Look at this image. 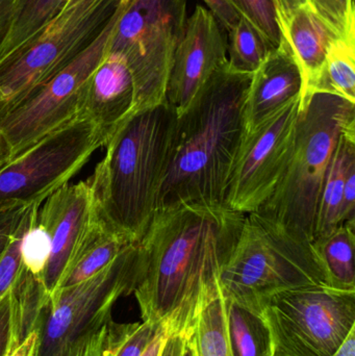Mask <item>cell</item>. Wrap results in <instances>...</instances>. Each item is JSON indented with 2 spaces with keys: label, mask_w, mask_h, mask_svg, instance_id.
<instances>
[{
  "label": "cell",
  "mask_w": 355,
  "mask_h": 356,
  "mask_svg": "<svg viewBox=\"0 0 355 356\" xmlns=\"http://www.w3.org/2000/svg\"><path fill=\"white\" fill-rule=\"evenodd\" d=\"M245 216L224 204L156 211L140 242L144 270L133 295L142 321L166 324L172 336L191 337L202 305L221 290V272Z\"/></svg>",
  "instance_id": "cell-1"
},
{
  "label": "cell",
  "mask_w": 355,
  "mask_h": 356,
  "mask_svg": "<svg viewBox=\"0 0 355 356\" xmlns=\"http://www.w3.org/2000/svg\"><path fill=\"white\" fill-rule=\"evenodd\" d=\"M252 74L224 64L177 116L158 209L224 204L229 177L245 135L246 98Z\"/></svg>",
  "instance_id": "cell-2"
},
{
  "label": "cell",
  "mask_w": 355,
  "mask_h": 356,
  "mask_svg": "<svg viewBox=\"0 0 355 356\" xmlns=\"http://www.w3.org/2000/svg\"><path fill=\"white\" fill-rule=\"evenodd\" d=\"M176 119L167 100L131 115L108 138L87 179L96 220L127 243L141 242L158 209Z\"/></svg>",
  "instance_id": "cell-3"
},
{
  "label": "cell",
  "mask_w": 355,
  "mask_h": 356,
  "mask_svg": "<svg viewBox=\"0 0 355 356\" xmlns=\"http://www.w3.org/2000/svg\"><path fill=\"white\" fill-rule=\"evenodd\" d=\"M316 284L327 282L312 241L258 211L247 213L221 272L224 298L260 312L276 293Z\"/></svg>",
  "instance_id": "cell-4"
},
{
  "label": "cell",
  "mask_w": 355,
  "mask_h": 356,
  "mask_svg": "<svg viewBox=\"0 0 355 356\" xmlns=\"http://www.w3.org/2000/svg\"><path fill=\"white\" fill-rule=\"evenodd\" d=\"M355 123V104L324 92L300 110L295 146L285 175L258 213L314 240L321 191L342 131Z\"/></svg>",
  "instance_id": "cell-5"
},
{
  "label": "cell",
  "mask_w": 355,
  "mask_h": 356,
  "mask_svg": "<svg viewBox=\"0 0 355 356\" xmlns=\"http://www.w3.org/2000/svg\"><path fill=\"white\" fill-rule=\"evenodd\" d=\"M187 0H122L108 52L120 56L135 86V112L166 100L175 50L187 21Z\"/></svg>",
  "instance_id": "cell-6"
},
{
  "label": "cell",
  "mask_w": 355,
  "mask_h": 356,
  "mask_svg": "<svg viewBox=\"0 0 355 356\" xmlns=\"http://www.w3.org/2000/svg\"><path fill=\"white\" fill-rule=\"evenodd\" d=\"M121 0L60 10L41 31L0 58V114L66 68L104 31Z\"/></svg>",
  "instance_id": "cell-7"
},
{
  "label": "cell",
  "mask_w": 355,
  "mask_h": 356,
  "mask_svg": "<svg viewBox=\"0 0 355 356\" xmlns=\"http://www.w3.org/2000/svg\"><path fill=\"white\" fill-rule=\"evenodd\" d=\"M260 312L274 356H331L355 327V291L300 286L265 299Z\"/></svg>",
  "instance_id": "cell-8"
},
{
  "label": "cell",
  "mask_w": 355,
  "mask_h": 356,
  "mask_svg": "<svg viewBox=\"0 0 355 356\" xmlns=\"http://www.w3.org/2000/svg\"><path fill=\"white\" fill-rule=\"evenodd\" d=\"M106 143L104 131L83 114L48 134L0 170V213L41 205Z\"/></svg>",
  "instance_id": "cell-9"
},
{
  "label": "cell",
  "mask_w": 355,
  "mask_h": 356,
  "mask_svg": "<svg viewBox=\"0 0 355 356\" xmlns=\"http://www.w3.org/2000/svg\"><path fill=\"white\" fill-rule=\"evenodd\" d=\"M143 270V250L133 243L95 275L58 289L44 314L35 356L64 355L92 324L112 314L121 297L133 294Z\"/></svg>",
  "instance_id": "cell-10"
},
{
  "label": "cell",
  "mask_w": 355,
  "mask_h": 356,
  "mask_svg": "<svg viewBox=\"0 0 355 356\" xmlns=\"http://www.w3.org/2000/svg\"><path fill=\"white\" fill-rule=\"evenodd\" d=\"M121 2L104 31L66 68L0 114V133L13 159L81 114L90 79L108 54Z\"/></svg>",
  "instance_id": "cell-11"
},
{
  "label": "cell",
  "mask_w": 355,
  "mask_h": 356,
  "mask_svg": "<svg viewBox=\"0 0 355 356\" xmlns=\"http://www.w3.org/2000/svg\"><path fill=\"white\" fill-rule=\"evenodd\" d=\"M300 97L244 135L225 193L224 205L229 209L244 215L254 213L276 190L293 154Z\"/></svg>",
  "instance_id": "cell-12"
},
{
  "label": "cell",
  "mask_w": 355,
  "mask_h": 356,
  "mask_svg": "<svg viewBox=\"0 0 355 356\" xmlns=\"http://www.w3.org/2000/svg\"><path fill=\"white\" fill-rule=\"evenodd\" d=\"M227 63V44L221 25L204 6H196L185 21L173 56L166 100L183 114L213 73Z\"/></svg>",
  "instance_id": "cell-13"
},
{
  "label": "cell",
  "mask_w": 355,
  "mask_h": 356,
  "mask_svg": "<svg viewBox=\"0 0 355 356\" xmlns=\"http://www.w3.org/2000/svg\"><path fill=\"white\" fill-rule=\"evenodd\" d=\"M95 219L88 180L66 184L50 195L38 213L37 224L50 241V255L41 282L48 297L60 288L79 245Z\"/></svg>",
  "instance_id": "cell-14"
},
{
  "label": "cell",
  "mask_w": 355,
  "mask_h": 356,
  "mask_svg": "<svg viewBox=\"0 0 355 356\" xmlns=\"http://www.w3.org/2000/svg\"><path fill=\"white\" fill-rule=\"evenodd\" d=\"M299 64L285 39L252 74L246 98L244 120L249 133L267 117L297 96H302Z\"/></svg>",
  "instance_id": "cell-15"
},
{
  "label": "cell",
  "mask_w": 355,
  "mask_h": 356,
  "mask_svg": "<svg viewBox=\"0 0 355 356\" xmlns=\"http://www.w3.org/2000/svg\"><path fill=\"white\" fill-rule=\"evenodd\" d=\"M135 112V86L126 62L108 51L88 83L81 114L89 117L106 137Z\"/></svg>",
  "instance_id": "cell-16"
},
{
  "label": "cell",
  "mask_w": 355,
  "mask_h": 356,
  "mask_svg": "<svg viewBox=\"0 0 355 356\" xmlns=\"http://www.w3.org/2000/svg\"><path fill=\"white\" fill-rule=\"evenodd\" d=\"M279 26L302 74L300 110L316 93L323 65L331 43L340 37L314 12L310 4L286 14H279Z\"/></svg>",
  "instance_id": "cell-17"
},
{
  "label": "cell",
  "mask_w": 355,
  "mask_h": 356,
  "mask_svg": "<svg viewBox=\"0 0 355 356\" xmlns=\"http://www.w3.org/2000/svg\"><path fill=\"white\" fill-rule=\"evenodd\" d=\"M354 165L355 123H352L342 131L327 168L317 211L314 240L339 227L344 186L348 172Z\"/></svg>",
  "instance_id": "cell-18"
},
{
  "label": "cell",
  "mask_w": 355,
  "mask_h": 356,
  "mask_svg": "<svg viewBox=\"0 0 355 356\" xmlns=\"http://www.w3.org/2000/svg\"><path fill=\"white\" fill-rule=\"evenodd\" d=\"M129 244L131 243L106 229L95 218L67 269L60 288L79 284L95 275L108 267Z\"/></svg>",
  "instance_id": "cell-19"
},
{
  "label": "cell",
  "mask_w": 355,
  "mask_h": 356,
  "mask_svg": "<svg viewBox=\"0 0 355 356\" xmlns=\"http://www.w3.org/2000/svg\"><path fill=\"white\" fill-rule=\"evenodd\" d=\"M355 220L343 224L327 236L313 241L327 284L339 290L355 291Z\"/></svg>",
  "instance_id": "cell-20"
},
{
  "label": "cell",
  "mask_w": 355,
  "mask_h": 356,
  "mask_svg": "<svg viewBox=\"0 0 355 356\" xmlns=\"http://www.w3.org/2000/svg\"><path fill=\"white\" fill-rule=\"evenodd\" d=\"M226 312L231 356H274L272 339L261 312L229 300Z\"/></svg>",
  "instance_id": "cell-21"
},
{
  "label": "cell",
  "mask_w": 355,
  "mask_h": 356,
  "mask_svg": "<svg viewBox=\"0 0 355 356\" xmlns=\"http://www.w3.org/2000/svg\"><path fill=\"white\" fill-rule=\"evenodd\" d=\"M189 341L195 356H231L226 300L222 291L202 305Z\"/></svg>",
  "instance_id": "cell-22"
},
{
  "label": "cell",
  "mask_w": 355,
  "mask_h": 356,
  "mask_svg": "<svg viewBox=\"0 0 355 356\" xmlns=\"http://www.w3.org/2000/svg\"><path fill=\"white\" fill-rule=\"evenodd\" d=\"M316 92L355 104V33L340 35L331 43Z\"/></svg>",
  "instance_id": "cell-23"
},
{
  "label": "cell",
  "mask_w": 355,
  "mask_h": 356,
  "mask_svg": "<svg viewBox=\"0 0 355 356\" xmlns=\"http://www.w3.org/2000/svg\"><path fill=\"white\" fill-rule=\"evenodd\" d=\"M67 0H15L10 29L0 44V58L41 31L64 8Z\"/></svg>",
  "instance_id": "cell-24"
},
{
  "label": "cell",
  "mask_w": 355,
  "mask_h": 356,
  "mask_svg": "<svg viewBox=\"0 0 355 356\" xmlns=\"http://www.w3.org/2000/svg\"><path fill=\"white\" fill-rule=\"evenodd\" d=\"M274 49L252 23L241 17L235 29L229 31L227 65L235 72L254 74Z\"/></svg>",
  "instance_id": "cell-25"
},
{
  "label": "cell",
  "mask_w": 355,
  "mask_h": 356,
  "mask_svg": "<svg viewBox=\"0 0 355 356\" xmlns=\"http://www.w3.org/2000/svg\"><path fill=\"white\" fill-rule=\"evenodd\" d=\"M41 205H31L12 234L6 250L0 257V300L14 286L23 269L21 245L25 232L37 222Z\"/></svg>",
  "instance_id": "cell-26"
},
{
  "label": "cell",
  "mask_w": 355,
  "mask_h": 356,
  "mask_svg": "<svg viewBox=\"0 0 355 356\" xmlns=\"http://www.w3.org/2000/svg\"><path fill=\"white\" fill-rule=\"evenodd\" d=\"M242 17L254 25L273 47L281 45L283 37L279 26L275 0H229Z\"/></svg>",
  "instance_id": "cell-27"
},
{
  "label": "cell",
  "mask_w": 355,
  "mask_h": 356,
  "mask_svg": "<svg viewBox=\"0 0 355 356\" xmlns=\"http://www.w3.org/2000/svg\"><path fill=\"white\" fill-rule=\"evenodd\" d=\"M158 324L149 321L123 324L115 322L110 356H142Z\"/></svg>",
  "instance_id": "cell-28"
},
{
  "label": "cell",
  "mask_w": 355,
  "mask_h": 356,
  "mask_svg": "<svg viewBox=\"0 0 355 356\" xmlns=\"http://www.w3.org/2000/svg\"><path fill=\"white\" fill-rule=\"evenodd\" d=\"M114 323L112 314L99 318L63 356H110Z\"/></svg>",
  "instance_id": "cell-29"
},
{
  "label": "cell",
  "mask_w": 355,
  "mask_h": 356,
  "mask_svg": "<svg viewBox=\"0 0 355 356\" xmlns=\"http://www.w3.org/2000/svg\"><path fill=\"white\" fill-rule=\"evenodd\" d=\"M311 8L336 33H355L354 0H308Z\"/></svg>",
  "instance_id": "cell-30"
},
{
  "label": "cell",
  "mask_w": 355,
  "mask_h": 356,
  "mask_svg": "<svg viewBox=\"0 0 355 356\" xmlns=\"http://www.w3.org/2000/svg\"><path fill=\"white\" fill-rule=\"evenodd\" d=\"M23 267L41 280L50 255V241L37 222L25 232L21 245Z\"/></svg>",
  "instance_id": "cell-31"
},
{
  "label": "cell",
  "mask_w": 355,
  "mask_h": 356,
  "mask_svg": "<svg viewBox=\"0 0 355 356\" xmlns=\"http://www.w3.org/2000/svg\"><path fill=\"white\" fill-rule=\"evenodd\" d=\"M14 286L0 300V356H8L16 348L13 340Z\"/></svg>",
  "instance_id": "cell-32"
},
{
  "label": "cell",
  "mask_w": 355,
  "mask_h": 356,
  "mask_svg": "<svg viewBox=\"0 0 355 356\" xmlns=\"http://www.w3.org/2000/svg\"><path fill=\"white\" fill-rule=\"evenodd\" d=\"M208 10L214 15L219 24L222 25L227 31H231L241 19V15L236 10L229 0H204Z\"/></svg>",
  "instance_id": "cell-33"
},
{
  "label": "cell",
  "mask_w": 355,
  "mask_h": 356,
  "mask_svg": "<svg viewBox=\"0 0 355 356\" xmlns=\"http://www.w3.org/2000/svg\"><path fill=\"white\" fill-rule=\"evenodd\" d=\"M28 207H18V209L0 213V257L6 250L12 234L20 223Z\"/></svg>",
  "instance_id": "cell-34"
},
{
  "label": "cell",
  "mask_w": 355,
  "mask_h": 356,
  "mask_svg": "<svg viewBox=\"0 0 355 356\" xmlns=\"http://www.w3.org/2000/svg\"><path fill=\"white\" fill-rule=\"evenodd\" d=\"M170 336H172V334H171L168 326L164 323L158 324L154 337L148 343L147 347H146L142 356H160L163 347H164L167 339Z\"/></svg>",
  "instance_id": "cell-35"
},
{
  "label": "cell",
  "mask_w": 355,
  "mask_h": 356,
  "mask_svg": "<svg viewBox=\"0 0 355 356\" xmlns=\"http://www.w3.org/2000/svg\"><path fill=\"white\" fill-rule=\"evenodd\" d=\"M14 10L15 0H0V44L10 29Z\"/></svg>",
  "instance_id": "cell-36"
},
{
  "label": "cell",
  "mask_w": 355,
  "mask_h": 356,
  "mask_svg": "<svg viewBox=\"0 0 355 356\" xmlns=\"http://www.w3.org/2000/svg\"><path fill=\"white\" fill-rule=\"evenodd\" d=\"M39 330L31 332L22 343L18 345L8 356H35L39 340Z\"/></svg>",
  "instance_id": "cell-37"
},
{
  "label": "cell",
  "mask_w": 355,
  "mask_h": 356,
  "mask_svg": "<svg viewBox=\"0 0 355 356\" xmlns=\"http://www.w3.org/2000/svg\"><path fill=\"white\" fill-rule=\"evenodd\" d=\"M188 339L181 336H170L167 339L164 347H163L160 356H181L183 345Z\"/></svg>",
  "instance_id": "cell-38"
},
{
  "label": "cell",
  "mask_w": 355,
  "mask_h": 356,
  "mask_svg": "<svg viewBox=\"0 0 355 356\" xmlns=\"http://www.w3.org/2000/svg\"><path fill=\"white\" fill-rule=\"evenodd\" d=\"M331 356H355V327L350 330L347 338Z\"/></svg>",
  "instance_id": "cell-39"
},
{
  "label": "cell",
  "mask_w": 355,
  "mask_h": 356,
  "mask_svg": "<svg viewBox=\"0 0 355 356\" xmlns=\"http://www.w3.org/2000/svg\"><path fill=\"white\" fill-rule=\"evenodd\" d=\"M275 2H276L279 14H286V13L296 10L300 6L308 4V0H275Z\"/></svg>",
  "instance_id": "cell-40"
},
{
  "label": "cell",
  "mask_w": 355,
  "mask_h": 356,
  "mask_svg": "<svg viewBox=\"0 0 355 356\" xmlns=\"http://www.w3.org/2000/svg\"><path fill=\"white\" fill-rule=\"evenodd\" d=\"M13 160L12 150L2 134L0 133V170Z\"/></svg>",
  "instance_id": "cell-41"
},
{
  "label": "cell",
  "mask_w": 355,
  "mask_h": 356,
  "mask_svg": "<svg viewBox=\"0 0 355 356\" xmlns=\"http://www.w3.org/2000/svg\"><path fill=\"white\" fill-rule=\"evenodd\" d=\"M97 1V0H67L66 4H65L64 8H70L72 6H77L79 3H93V2ZM63 8V10H64Z\"/></svg>",
  "instance_id": "cell-42"
},
{
  "label": "cell",
  "mask_w": 355,
  "mask_h": 356,
  "mask_svg": "<svg viewBox=\"0 0 355 356\" xmlns=\"http://www.w3.org/2000/svg\"><path fill=\"white\" fill-rule=\"evenodd\" d=\"M181 356H195L193 348H192L191 343H190L189 339L185 341V345H183V353Z\"/></svg>",
  "instance_id": "cell-43"
}]
</instances>
